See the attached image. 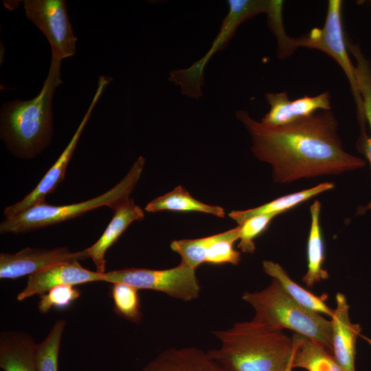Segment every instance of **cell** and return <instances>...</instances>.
Returning a JSON list of instances; mask_svg holds the SVG:
<instances>
[{"mask_svg": "<svg viewBox=\"0 0 371 371\" xmlns=\"http://www.w3.org/2000/svg\"><path fill=\"white\" fill-rule=\"evenodd\" d=\"M251 139V151L272 168L275 183L339 175L363 168L366 161L347 153L338 134V122L330 111L282 126L253 119L247 111L236 112Z\"/></svg>", "mask_w": 371, "mask_h": 371, "instance_id": "1", "label": "cell"}, {"mask_svg": "<svg viewBox=\"0 0 371 371\" xmlns=\"http://www.w3.org/2000/svg\"><path fill=\"white\" fill-rule=\"evenodd\" d=\"M212 333L221 345L207 351L230 371H285L291 359L292 337L253 319Z\"/></svg>", "mask_w": 371, "mask_h": 371, "instance_id": "2", "label": "cell"}, {"mask_svg": "<svg viewBox=\"0 0 371 371\" xmlns=\"http://www.w3.org/2000/svg\"><path fill=\"white\" fill-rule=\"evenodd\" d=\"M61 60L52 58L47 77L34 98L5 103L1 109V137L15 156L34 158L49 144L53 133L52 98L60 80Z\"/></svg>", "mask_w": 371, "mask_h": 371, "instance_id": "3", "label": "cell"}, {"mask_svg": "<svg viewBox=\"0 0 371 371\" xmlns=\"http://www.w3.org/2000/svg\"><path fill=\"white\" fill-rule=\"evenodd\" d=\"M242 299L254 308L253 320L272 330H293L332 352L331 320L299 304L276 279L260 291L244 292Z\"/></svg>", "mask_w": 371, "mask_h": 371, "instance_id": "4", "label": "cell"}, {"mask_svg": "<svg viewBox=\"0 0 371 371\" xmlns=\"http://www.w3.org/2000/svg\"><path fill=\"white\" fill-rule=\"evenodd\" d=\"M145 159L139 157L126 176L112 188L87 201L64 205H51L45 201L5 218L1 234H19L75 218L95 209L107 206L114 210L128 200L142 175Z\"/></svg>", "mask_w": 371, "mask_h": 371, "instance_id": "5", "label": "cell"}, {"mask_svg": "<svg viewBox=\"0 0 371 371\" xmlns=\"http://www.w3.org/2000/svg\"><path fill=\"white\" fill-rule=\"evenodd\" d=\"M342 1L328 2L324 25L322 28H313L307 34L292 37L291 45L295 51L298 47L317 49L331 56L341 67L350 84L355 103L361 137L367 135V124L363 101L359 88L356 69L350 61L347 51L341 18Z\"/></svg>", "mask_w": 371, "mask_h": 371, "instance_id": "6", "label": "cell"}, {"mask_svg": "<svg viewBox=\"0 0 371 371\" xmlns=\"http://www.w3.org/2000/svg\"><path fill=\"white\" fill-rule=\"evenodd\" d=\"M229 11L223 19L218 34L210 49L200 60L190 67L172 70L169 81L180 87L182 94L190 98H199L203 95L204 68L211 56L224 49L234 36L238 27L244 21L267 10L269 1L229 0Z\"/></svg>", "mask_w": 371, "mask_h": 371, "instance_id": "7", "label": "cell"}, {"mask_svg": "<svg viewBox=\"0 0 371 371\" xmlns=\"http://www.w3.org/2000/svg\"><path fill=\"white\" fill-rule=\"evenodd\" d=\"M104 282L159 291L183 302L196 299L201 291L196 269L181 262L166 269L126 268L110 271L104 273Z\"/></svg>", "mask_w": 371, "mask_h": 371, "instance_id": "8", "label": "cell"}, {"mask_svg": "<svg viewBox=\"0 0 371 371\" xmlns=\"http://www.w3.org/2000/svg\"><path fill=\"white\" fill-rule=\"evenodd\" d=\"M26 16L47 38L52 58L63 60L76 54L77 38L73 33L64 0H25Z\"/></svg>", "mask_w": 371, "mask_h": 371, "instance_id": "9", "label": "cell"}, {"mask_svg": "<svg viewBox=\"0 0 371 371\" xmlns=\"http://www.w3.org/2000/svg\"><path fill=\"white\" fill-rule=\"evenodd\" d=\"M89 258L86 249L71 251L67 247L52 249L25 247L16 253L0 254V278L15 280L31 276L53 264L66 260H83Z\"/></svg>", "mask_w": 371, "mask_h": 371, "instance_id": "10", "label": "cell"}, {"mask_svg": "<svg viewBox=\"0 0 371 371\" xmlns=\"http://www.w3.org/2000/svg\"><path fill=\"white\" fill-rule=\"evenodd\" d=\"M104 273L93 271L83 267L79 260L59 262L31 275L25 288L17 295L21 302L35 295H42L52 289L62 286H76L92 282L103 281Z\"/></svg>", "mask_w": 371, "mask_h": 371, "instance_id": "11", "label": "cell"}, {"mask_svg": "<svg viewBox=\"0 0 371 371\" xmlns=\"http://www.w3.org/2000/svg\"><path fill=\"white\" fill-rule=\"evenodd\" d=\"M102 91V88H98V91L94 97L93 105L89 109L73 137L56 162L28 194L20 201L5 208L3 211L5 218L10 217L37 203L45 202L46 196L55 191L58 185L65 178L67 165L74 154L78 139L89 117L93 106Z\"/></svg>", "mask_w": 371, "mask_h": 371, "instance_id": "12", "label": "cell"}, {"mask_svg": "<svg viewBox=\"0 0 371 371\" xmlns=\"http://www.w3.org/2000/svg\"><path fill=\"white\" fill-rule=\"evenodd\" d=\"M270 109L261 122L271 126H282L310 116L319 111H330V95L325 91L315 96L305 95L289 100L286 91L266 93Z\"/></svg>", "mask_w": 371, "mask_h": 371, "instance_id": "13", "label": "cell"}, {"mask_svg": "<svg viewBox=\"0 0 371 371\" xmlns=\"http://www.w3.org/2000/svg\"><path fill=\"white\" fill-rule=\"evenodd\" d=\"M332 322V352L343 371H355L356 343L361 327L352 323L346 296L337 293Z\"/></svg>", "mask_w": 371, "mask_h": 371, "instance_id": "14", "label": "cell"}, {"mask_svg": "<svg viewBox=\"0 0 371 371\" xmlns=\"http://www.w3.org/2000/svg\"><path fill=\"white\" fill-rule=\"evenodd\" d=\"M142 371H230L194 346L169 348L148 362Z\"/></svg>", "mask_w": 371, "mask_h": 371, "instance_id": "15", "label": "cell"}, {"mask_svg": "<svg viewBox=\"0 0 371 371\" xmlns=\"http://www.w3.org/2000/svg\"><path fill=\"white\" fill-rule=\"evenodd\" d=\"M114 214L103 234L91 247L86 249L96 271L104 273L106 270L105 255L108 249L118 240L127 227L135 221L144 218L142 209L132 199H128L114 210Z\"/></svg>", "mask_w": 371, "mask_h": 371, "instance_id": "16", "label": "cell"}, {"mask_svg": "<svg viewBox=\"0 0 371 371\" xmlns=\"http://www.w3.org/2000/svg\"><path fill=\"white\" fill-rule=\"evenodd\" d=\"M36 343L23 331H3L0 335V368L3 371H36L34 353Z\"/></svg>", "mask_w": 371, "mask_h": 371, "instance_id": "17", "label": "cell"}, {"mask_svg": "<svg viewBox=\"0 0 371 371\" xmlns=\"http://www.w3.org/2000/svg\"><path fill=\"white\" fill-rule=\"evenodd\" d=\"M321 203L315 200L310 206L311 225L306 245L307 271L302 282L308 289L329 278L324 268V243L320 226Z\"/></svg>", "mask_w": 371, "mask_h": 371, "instance_id": "18", "label": "cell"}, {"mask_svg": "<svg viewBox=\"0 0 371 371\" xmlns=\"http://www.w3.org/2000/svg\"><path fill=\"white\" fill-rule=\"evenodd\" d=\"M293 368L307 371H343L333 352L323 345L304 335L292 336Z\"/></svg>", "mask_w": 371, "mask_h": 371, "instance_id": "19", "label": "cell"}, {"mask_svg": "<svg viewBox=\"0 0 371 371\" xmlns=\"http://www.w3.org/2000/svg\"><path fill=\"white\" fill-rule=\"evenodd\" d=\"M334 187L335 184L332 182L322 183L310 188L280 196L256 207L232 211L229 214V216L238 225L256 216L273 215L276 216L319 194L333 189Z\"/></svg>", "mask_w": 371, "mask_h": 371, "instance_id": "20", "label": "cell"}, {"mask_svg": "<svg viewBox=\"0 0 371 371\" xmlns=\"http://www.w3.org/2000/svg\"><path fill=\"white\" fill-rule=\"evenodd\" d=\"M262 269L267 275L276 279L283 290L296 302L306 308L319 314H324L330 317L333 315V309L326 304V293L315 295L304 289L289 276L286 270L278 263L271 260L262 262Z\"/></svg>", "mask_w": 371, "mask_h": 371, "instance_id": "21", "label": "cell"}, {"mask_svg": "<svg viewBox=\"0 0 371 371\" xmlns=\"http://www.w3.org/2000/svg\"><path fill=\"white\" fill-rule=\"evenodd\" d=\"M346 45L355 60L359 88L363 101L366 121L370 129V135L358 139L357 147L366 157L371 167V62L358 44L346 41ZM366 210L371 211V201L366 206Z\"/></svg>", "mask_w": 371, "mask_h": 371, "instance_id": "22", "label": "cell"}, {"mask_svg": "<svg viewBox=\"0 0 371 371\" xmlns=\"http://www.w3.org/2000/svg\"><path fill=\"white\" fill-rule=\"evenodd\" d=\"M148 212L163 210L175 212H199L212 214L220 218L225 217V210L217 205L205 204L193 198L182 186H179L173 190L157 197L145 207Z\"/></svg>", "mask_w": 371, "mask_h": 371, "instance_id": "23", "label": "cell"}, {"mask_svg": "<svg viewBox=\"0 0 371 371\" xmlns=\"http://www.w3.org/2000/svg\"><path fill=\"white\" fill-rule=\"evenodd\" d=\"M65 325V320H57L43 341L36 344L34 359L36 371H58L59 350Z\"/></svg>", "mask_w": 371, "mask_h": 371, "instance_id": "24", "label": "cell"}, {"mask_svg": "<svg viewBox=\"0 0 371 371\" xmlns=\"http://www.w3.org/2000/svg\"><path fill=\"white\" fill-rule=\"evenodd\" d=\"M240 226L212 235L207 251L205 263L212 265L231 264L237 265L241 260V251L234 248L238 240Z\"/></svg>", "mask_w": 371, "mask_h": 371, "instance_id": "25", "label": "cell"}, {"mask_svg": "<svg viewBox=\"0 0 371 371\" xmlns=\"http://www.w3.org/2000/svg\"><path fill=\"white\" fill-rule=\"evenodd\" d=\"M111 284L110 295L115 313L128 321L139 324L142 313L139 289L124 283Z\"/></svg>", "mask_w": 371, "mask_h": 371, "instance_id": "26", "label": "cell"}, {"mask_svg": "<svg viewBox=\"0 0 371 371\" xmlns=\"http://www.w3.org/2000/svg\"><path fill=\"white\" fill-rule=\"evenodd\" d=\"M212 235L194 239L174 240L170 243L171 249L180 255L181 262L196 269L205 263L207 249Z\"/></svg>", "mask_w": 371, "mask_h": 371, "instance_id": "27", "label": "cell"}, {"mask_svg": "<svg viewBox=\"0 0 371 371\" xmlns=\"http://www.w3.org/2000/svg\"><path fill=\"white\" fill-rule=\"evenodd\" d=\"M282 5V1L269 0L266 12L268 25L278 40V53L280 58H284L294 52L291 45L292 37L286 34L284 28Z\"/></svg>", "mask_w": 371, "mask_h": 371, "instance_id": "28", "label": "cell"}, {"mask_svg": "<svg viewBox=\"0 0 371 371\" xmlns=\"http://www.w3.org/2000/svg\"><path fill=\"white\" fill-rule=\"evenodd\" d=\"M80 291L71 285L56 286L40 295L38 308L42 314L47 313L52 308H68L80 296Z\"/></svg>", "mask_w": 371, "mask_h": 371, "instance_id": "29", "label": "cell"}, {"mask_svg": "<svg viewBox=\"0 0 371 371\" xmlns=\"http://www.w3.org/2000/svg\"><path fill=\"white\" fill-rule=\"evenodd\" d=\"M276 216L260 215L251 217L240 225L238 248L241 252L253 254L256 250L254 239L269 226Z\"/></svg>", "mask_w": 371, "mask_h": 371, "instance_id": "30", "label": "cell"}, {"mask_svg": "<svg viewBox=\"0 0 371 371\" xmlns=\"http://www.w3.org/2000/svg\"><path fill=\"white\" fill-rule=\"evenodd\" d=\"M292 359H293V354H292V356H291V359L285 370V371H292L293 370V367H292Z\"/></svg>", "mask_w": 371, "mask_h": 371, "instance_id": "31", "label": "cell"}]
</instances>
